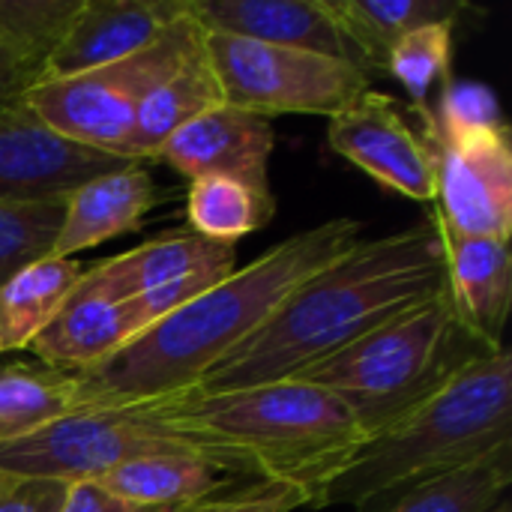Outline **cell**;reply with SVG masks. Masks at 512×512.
Here are the masks:
<instances>
[{
    "instance_id": "6da1fadb",
    "label": "cell",
    "mask_w": 512,
    "mask_h": 512,
    "mask_svg": "<svg viewBox=\"0 0 512 512\" xmlns=\"http://www.w3.org/2000/svg\"><path fill=\"white\" fill-rule=\"evenodd\" d=\"M447 288V258L432 216L378 240H357L306 276L249 339L198 381V390L291 381Z\"/></svg>"
},
{
    "instance_id": "7a4b0ae2",
    "label": "cell",
    "mask_w": 512,
    "mask_h": 512,
    "mask_svg": "<svg viewBox=\"0 0 512 512\" xmlns=\"http://www.w3.org/2000/svg\"><path fill=\"white\" fill-rule=\"evenodd\" d=\"M360 231L363 225L354 219H330L282 240L249 267L234 270L180 312L153 324L102 363L78 372L75 411L141 405L195 390L306 276L351 249Z\"/></svg>"
},
{
    "instance_id": "3957f363",
    "label": "cell",
    "mask_w": 512,
    "mask_h": 512,
    "mask_svg": "<svg viewBox=\"0 0 512 512\" xmlns=\"http://www.w3.org/2000/svg\"><path fill=\"white\" fill-rule=\"evenodd\" d=\"M123 408L222 474L309 492V507L366 441L336 396L294 378L219 393L195 387Z\"/></svg>"
},
{
    "instance_id": "277c9868",
    "label": "cell",
    "mask_w": 512,
    "mask_h": 512,
    "mask_svg": "<svg viewBox=\"0 0 512 512\" xmlns=\"http://www.w3.org/2000/svg\"><path fill=\"white\" fill-rule=\"evenodd\" d=\"M512 447V357L492 348L474 357L435 396L393 420L327 480L312 510L366 507L402 486L459 471Z\"/></svg>"
},
{
    "instance_id": "5b68a950",
    "label": "cell",
    "mask_w": 512,
    "mask_h": 512,
    "mask_svg": "<svg viewBox=\"0 0 512 512\" xmlns=\"http://www.w3.org/2000/svg\"><path fill=\"white\" fill-rule=\"evenodd\" d=\"M486 351H492V345H483L462 327L447 288L300 372L294 381L315 384L336 396L363 435L372 438L435 396Z\"/></svg>"
},
{
    "instance_id": "8992f818",
    "label": "cell",
    "mask_w": 512,
    "mask_h": 512,
    "mask_svg": "<svg viewBox=\"0 0 512 512\" xmlns=\"http://www.w3.org/2000/svg\"><path fill=\"white\" fill-rule=\"evenodd\" d=\"M204 48V30L186 15L165 27L147 48L69 78H42L21 99L36 117L81 147L120 156L144 99Z\"/></svg>"
},
{
    "instance_id": "52a82bcc",
    "label": "cell",
    "mask_w": 512,
    "mask_h": 512,
    "mask_svg": "<svg viewBox=\"0 0 512 512\" xmlns=\"http://www.w3.org/2000/svg\"><path fill=\"white\" fill-rule=\"evenodd\" d=\"M204 57L222 102L267 120L276 114L333 117L372 90V78L351 63L225 33H204Z\"/></svg>"
},
{
    "instance_id": "ba28073f",
    "label": "cell",
    "mask_w": 512,
    "mask_h": 512,
    "mask_svg": "<svg viewBox=\"0 0 512 512\" xmlns=\"http://www.w3.org/2000/svg\"><path fill=\"white\" fill-rule=\"evenodd\" d=\"M186 450L147 426L126 408L69 411L42 429L0 444V474L15 480H99L141 453Z\"/></svg>"
},
{
    "instance_id": "9c48e42d",
    "label": "cell",
    "mask_w": 512,
    "mask_h": 512,
    "mask_svg": "<svg viewBox=\"0 0 512 512\" xmlns=\"http://www.w3.org/2000/svg\"><path fill=\"white\" fill-rule=\"evenodd\" d=\"M426 141L435 153V216L459 234L510 243V132L501 129L465 138L426 135Z\"/></svg>"
},
{
    "instance_id": "30bf717a",
    "label": "cell",
    "mask_w": 512,
    "mask_h": 512,
    "mask_svg": "<svg viewBox=\"0 0 512 512\" xmlns=\"http://www.w3.org/2000/svg\"><path fill=\"white\" fill-rule=\"evenodd\" d=\"M327 120V141L342 159L390 192L435 201L432 144L393 96L366 90Z\"/></svg>"
},
{
    "instance_id": "8fae6325",
    "label": "cell",
    "mask_w": 512,
    "mask_h": 512,
    "mask_svg": "<svg viewBox=\"0 0 512 512\" xmlns=\"http://www.w3.org/2000/svg\"><path fill=\"white\" fill-rule=\"evenodd\" d=\"M138 162L66 141L21 99L0 105V201H63L81 183Z\"/></svg>"
},
{
    "instance_id": "7c38bea8",
    "label": "cell",
    "mask_w": 512,
    "mask_h": 512,
    "mask_svg": "<svg viewBox=\"0 0 512 512\" xmlns=\"http://www.w3.org/2000/svg\"><path fill=\"white\" fill-rule=\"evenodd\" d=\"M273 147L276 129L267 117L222 102L177 129L153 159L171 165L189 180L231 177L255 192L270 195L267 171Z\"/></svg>"
},
{
    "instance_id": "4fadbf2b",
    "label": "cell",
    "mask_w": 512,
    "mask_h": 512,
    "mask_svg": "<svg viewBox=\"0 0 512 512\" xmlns=\"http://www.w3.org/2000/svg\"><path fill=\"white\" fill-rule=\"evenodd\" d=\"M186 15L204 33L333 57L369 75L360 51L351 45L324 0H186Z\"/></svg>"
},
{
    "instance_id": "5bb4252c",
    "label": "cell",
    "mask_w": 512,
    "mask_h": 512,
    "mask_svg": "<svg viewBox=\"0 0 512 512\" xmlns=\"http://www.w3.org/2000/svg\"><path fill=\"white\" fill-rule=\"evenodd\" d=\"M183 15V0H81L42 78H69L147 48ZM39 78V81H42Z\"/></svg>"
},
{
    "instance_id": "9a60e30c",
    "label": "cell",
    "mask_w": 512,
    "mask_h": 512,
    "mask_svg": "<svg viewBox=\"0 0 512 512\" xmlns=\"http://www.w3.org/2000/svg\"><path fill=\"white\" fill-rule=\"evenodd\" d=\"M234 246L213 243L189 228L159 234L129 252L93 261L81 270L72 294L93 297L105 303H123L150 288L168 285L174 279L201 273V270H237Z\"/></svg>"
},
{
    "instance_id": "2e32d148",
    "label": "cell",
    "mask_w": 512,
    "mask_h": 512,
    "mask_svg": "<svg viewBox=\"0 0 512 512\" xmlns=\"http://www.w3.org/2000/svg\"><path fill=\"white\" fill-rule=\"evenodd\" d=\"M444 258L450 300L462 327L483 345L504 348V324L512 300L510 243L492 237H471L447 228L435 213Z\"/></svg>"
},
{
    "instance_id": "e0dca14e",
    "label": "cell",
    "mask_w": 512,
    "mask_h": 512,
    "mask_svg": "<svg viewBox=\"0 0 512 512\" xmlns=\"http://www.w3.org/2000/svg\"><path fill=\"white\" fill-rule=\"evenodd\" d=\"M159 201V186L141 165L108 171L81 183L63 201V219L51 258H72L111 237L138 231Z\"/></svg>"
},
{
    "instance_id": "ac0fdd59",
    "label": "cell",
    "mask_w": 512,
    "mask_h": 512,
    "mask_svg": "<svg viewBox=\"0 0 512 512\" xmlns=\"http://www.w3.org/2000/svg\"><path fill=\"white\" fill-rule=\"evenodd\" d=\"M225 477L228 474L189 450H165L141 453L120 462L117 468L102 474L99 483L135 507L177 512L219 495L228 486Z\"/></svg>"
},
{
    "instance_id": "d6986e66",
    "label": "cell",
    "mask_w": 512,
    "mask_h": 512,
    "mask_svg": "<svg viewBox=\"0 0 512 512\" xmlns=\"http://www.w3.org/2000/svg\"><path fill=\"white\" fill-rule=\"evenodd\" d=\"M132 342L120 303L69 294L57 315L27 345L45 369L78 375Z\"/></svg>"
},
{
    "instance_id": "ffe728a7",
    "label": "cell",
    "mask_w": 512,
    "mask_h": 512,
    "mask_svg": "<svg viewBox=\"0 0 512 512\" xmlns=\"http://www.w3.org/2000/svg\"><path fill=\"white\" fill-rule=\"evenodd\" d=\"M369 75H384L396 42L426 24H459L468 12L462 0H324Z\"/></svg>"
},
{
    "instance_id": "44dd1931",
    "label": "cell",
    "mask_w": 512,
    "mask_h": 512,
    "mask_svg": "<svg viewBox=\"0 0 512 512\" xmlns=\"http://www.w3.org/2000/svg\"><path fill=\"white\" fill-rule=\"evenodd\" d=\"M512 480V447H501L459 471L402 486L369 501L360 512H495Z\"/></svg>"
},
{
    "instance_id": "7402d4cb",
    "label": "cell",
    "mask_w": 512,
    "mask_h": 512,
    "mask_svg": "<svg viewBox=\"0 0 512 512\" xmlns=\"http://www.w3.org/2000/svg\"><path fill=\"white\" fill-rule=\"evenodd\" d=\"M216 105H222V93L201 48L144 99L120 156L138 165L153 159L177 129Z\"/></svg>"
},
{
    "instance_id": "603a6c76",
    "label": "cell",
    "mask_w": 512,
    "mask_h": 512,
    "mask_svg": "<svg viewBox=\"0 0 512 512\" xmlns=\"http://www.w3.org/2000/svg\"><path fill=\"white\" fill-rule=\"evenodd\" d=\"M81 264L72 258H42L15 273L0 288V354L24 351L81 279Z\"/></svg>"
},
{
    "instance_id": "cb8c5ba5",
    "label": "cell",
    "mask_w": 512,
    "mask_h": 512,
    "mask_svg": "<svg viewBox=\"0 0 512 512\" xmlns=\"http://www.w3.org/2000/svg\"><path fill=\"white\" fill-rule=\"evenodd\" d=\"M81 0H0V69L24 93L42 78L45 60L66 33Z\"/></svg>"
},
{
    "instance_id": "d4e9b609",
    "label": "cell",
    "mask_w": 512,
    "mask_h": 512,
    "mask_svg": "<svg viewBox=\"0 0 512 512\" xmlns=\"http://www.w3.org/2000/svg\"><path fill=\"white\" fill-rule=\"evenodd\" d=\"M189 231L234 246L240 237L261 231L276 216L273 192H255L231 177H198L189 180L186 198Z\"/></svg>"
},
{
    "instance_id": "484cf974",
    "label": "cell",
    "mask_w": 512,
    "mask_h": 512,
    "mask_svg": "<svg viewBox=\"0 0 512 512\" xmlns=\"http://www.w3.org/2000/svg\"><path fill=\"white\" fill-rule=\"evenodd\" d=\"M75 375L45 366H0V444L75 411Z\"/></svg>"
},
{
    "instance_id": "4316f807",
    "label": "cell",
    "mask_w": 512,
    "mask_h": 512,
    "mask_svg": "<svg viewBox=\"0 0 512 512\" xmlns=\"http://www.w3.org/2000/svg\"><path fill=\"white\" fill-rule=\"evenodd\" d=\"M453 30L456 24H426L402 36L390 51L384 75H393L405 87L414 111L429 108L435 84H441V90L453 84Z\"/></svg>"
},
{
    "instance_id": "83f0119b",
    "label": "cell",
    "mask_w": 512,
    "mask_h": 512,
    "mask_svg": "<svg viewBox=\"0 0 512 512\" xmlns=\"http://www.w3.org/2000/svg\"><path fill=\"white\" fill-rule=\"evenodd\" d=\"M63 201H0V288L24 267L51 255Z\"/></svg>"
},
{
    "instance_id": "f1b7e54d",
    "label": "cell",
    "mask_w": 512,
    "mask_h": 512,
    "mask_svg": "<svg viewBox=\"0 0 512 512\" xmlns=\"http://www.w3.org/2000/svg\"><path fill=\"white\" fill-rule=\"evenodd\" d=\"M417 114L423 120V132L438 138H465L507 129L495 90L474 81L444 87L438 105H429Z\"/></svg>"
},
{
    "instance_id": "f546056e",
    "label": "cell",
    "mask_w": 512,
    "mask_h": 512,
    "mask_svg": "<svg viewBox=\"0 0 512 512\" xmlns=\"http://www.w3.org/2000/svg\"><path fill=\"white\" fill-rule=\"evenodd\" d=\"M231 273L234 270H201V273L174 279L168 285H159V288H150L144 294H135L129 300H123L120 309L126 315V324L132 330V339L141 336L144 330H150L153 324L165 321L168 315L180 312L183 306H189L195 297H201L204 291H210L213 285H219Z\"/></svg>"
},
{
    "instance_id": "4dcf8cb0",
    "label": "cell",
    "mask_w": 512,
    "mask_h": 512,
    "mask_svg": "<svg viewBox=\"0 0 512 512\" xmlns=\"http://www.w3.org/2000/svg\"><path fill=\"white\" fill-rule=\"evenodd\" d=\"M309 507V492L282 483H249L237 492H219L177 512H294Z\"/></svg>"
},
{
    "instance_id": "1f68e13d",
    "label": "cell",
    "mask_w": 512,
    "mask_h": 512,
    "mask_svg": "<svg viewBox=\"0 0 512 512\" xmlns=\"http://www.w3.org/2000/svg\"><path fill=\"white\" fill-rule=\"evenodd\" d=\"M66 486L60 480H12L0 492V512H57Z\"/></svg>"
},
{
    "instance_id": "d6a6232c",
    "label": "cell",
    "mask_w": 512,
    "mask_h": 512,
    "mask_svg": "<svg viewBox=\"0 0 512 512\" xmlns=\"http://www.w3.org/2000/svg\"><path fill=\"white\" fill-rule=\"evenodd\" d=\"M57 512H153L144 507H135L129 501H123L120 495H114L111 489H105L99 480H75L66 486L63 504Z\"/></svg>"
},
{
    "instance_id": "836d02e7",
    "label": "cell",
    "mask_w": 512,
    "mask_h": 512,
    "mask_svg": "<svg viewBox=\"0 0 512 512\" xmlns=\"http://www.w3.org/2000/svg\"><path fill=\"white\" fill-rule=\"evenodd\" d=\"M15 96H24V87H21L12 75H6V72L0 69V105L9 102V99H15Z\"/></svg>"
},
{
    "instance_id": "e575fe53",
    "label": "cell",
    "mask_w": 512,
    "mask_h": 512,
    "mask_svg": "<svg viewBox=\"0 0 512 512\" xmlns=\"http://www.w3.org/2000/svg\"><path fill=\"white\" fill-rule=\"evenodd\" d=\"M12 480H15V477H6V474H0V492H3V489H6V486L12 483Z\"/></svg>"
},
{
    "instance_id": "d590c367",
    "label": "cell",
    "mask_w": 512,
    "mask_h": 512,
    "mask_svg": "<svg viewBox=\"0 0 512 512\" xmlns=\"http://www.w3.org/2000/svg\"><path fill=\"white\" fill-rule=\"evenodd\" d=\"M495 512H510V507H507V504H504V507H498V510Z\"/></svg>"
}]
</instances>
